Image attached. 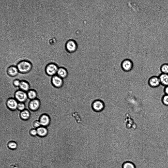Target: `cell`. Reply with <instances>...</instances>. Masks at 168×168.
<instances>
[{"mask_svg":"<svg viewBox=\"0 0 168 168\" xmlns=\"http://www.w3.org/2000/svg\"><path fill=\"white\" fill-rule=\"evenodd\" d=\"M19 72L22 74L27 73L31 70L32 65L31 62L26 60H22L17 63L16 65Z\"/></svg>","mask_w":168,"mask_h":168,"instance_id":"1","label":"cell"},{"mask_svg":"<svg viewBox=\"0 0 168 168\" xmlns=\"http://www.w3.org/2000/svg\"><path fill=\"white\" fill-rule=\"evenodd\" d=\"M93 110L97 112L102 111L105 108L106 105L104 102L102 100L95 99L92 101V104Z\"/></svg>","mask_w":168,"mask_h":168,"instance_id":"2","label":"cell"},{"mask_svg":"<svg viewBox=\"0 0 168 168\" xmlns=\"http://www.w3.org/2000/svg\"><path fill=\"white\" fill-rule=\"evenodd\" d=\"M59 67L58 65L55 63H49L46 65L45 71L48 75L52 77L57 75Z\"/></svg>","mask_w":168,"mask_h":168,"instance_id":"3","label":"cell"},{"mask_svg":"<svg viewBox=\"0 0 168 168\" xmlns=\"http://www.w3.org/2000/svg\"><path fill=\"white\" fill-rule=\"evenodd\" d=\"M51 82L53 86L56 89L61 88L64 84L63 79L57 75L51 77Z\"/></svg>","mask_w":168,"mask_h":168,"instance_id":"4","label":"cell"},{"mask_svg":"<svg viewBox=\"0 0 168 168\" xmlns=\"http://www.w3.org/2000/svg\"><path fill=\"white\" fill-rule=\"evenodd\" d=\"M65 46L67 51L69 53H72L76 51L77 48V45L75 40L71 39L66 42Z\"/></svg>","mask_w":168,"mask_h":168,"instance_id":"5","label":"cell"},{"mask_svg":"<svg viewBox=\"0 0 168 168\" xmlns=\"http://www.w3.org/2000/svg\"><path fill=\"white\" fill-rule=\"evenodd\" d=\"M121 67L122 70L125 72H129L132 69L133 64L130 59H126L123 60L121 63Z\"/></svg>","mask_w":168,"mask_h":168,"instance_id":"6","label":"cell"},{"mask_svg":"<svg viewBox=\"0 0 168 168\" xmlns=\"http://www.w3.org/2000/svg\"><path fill=\"white\" fill-rule=\"evenodd\" d=\"M15 99L19 102L24 103L28 99L27 93L21 90H18L15 92L14 94Z\"/></svg>","mask_w":168,"mask_h":168,"instance_id":"7","label":"cell"},{"mask_svg":"<svg viewBox=\"0 0 168 168\" xmlns=\"http://www.w3.org/2000/svg\"><path fill=\"white\" fill-rule=\"evenodd\" d=\"M148 84L150 87L153 88H157L161 85L158 76H152L149 78Z\"/></svg>","mask_w":168,"mask_h":168,"instance_id":"8","label":"cell"},{"mask_svg":"<svg viewBox=\"0 0 168 168\" xmlns=\"http://www.w3.org/2000/svg\"><path fill=\"white\" fill-rule=\"evenodd\" d=\"M41 103L40 100L37 98L31 100L28 104V107L32 111L37 110L40 108Z\"/></svg>","mask_w":168,"mask_h":168,"instance_id":"9","label":"cell"},{"mask_svg":"<svg viewBox=\"0 0 168 168\" xmlns=\"http://www.w3.org/2000/svg\"><path fill=\"white\" fill-rule=\"evenodd\" d=\"M39 121L41 126L46 127L49 126L51 122L50 116L46 114H43L40 117Z\"/></svg>","mask_w":168,"mask_h":168,"instance_id":"10","label":"cell"},{"mask_svg":"<svg viewBox=\"0 0 168 168\" xmlns=\"http://www.w3.org/2000/svg\"><path fill=\"white\" fill-rule=\"evenodd\" d=\"M18 104L17 100L13 98L8 99L6 102L7 106L11 110H15L17 109Z\"/></svg>","mask_w":168,"mask_h":168,"instance_id":"11","label":"cell"},{"mask_svg":"<svg viewBox=\"0 0 168 168\" xmlns=\"http://www.w3.org/2000/svg\"><path fill=\"white\" fill-rule=\"evenodd\" d=\"M6 72L8 75L11 77L16 76L19 73L16 66L14 65H11L7 69Z\"/></svg>","mask_w":168,"mask_h":168,"instance_id":"12","label":"cell"},{"mask_svg":"<svg viewBox=\"0 0 168 168\" xmlns=\"http://www.w3.org/2000/svg\"><path fill=\"white\" fill-rule=\"evenodd\" d=\"M57 75L63 79L66 78L68 75L67 69L63 67H59Z\"/></svg>","mask_w":168,"mask_h":168,"instance_id":"13","label":"cell"},{"mask_svg":"<svg viewBox=\"0 0 168 168\" xmlns=\"http://www.w3.org/2000/svg\"><path fill=\"white\" fill-rule=\"evenodd\" d=\"M37 135L43 137L46 136L48 133V130L46 127L41 126L36 129Z\"/></svg>","mask_w":168,"mask_h":168,"instance_id":"14","label":"cell"},{"mask_svg":"<svg viewBox=\"0 0 168 168\" xmlns=\"http://www.w3.org/2000/svg\"><path fill=\"white\" fill-rule=\"evenodd\" d=\"M158 76L161 85L164 87L168 85V74L161 73Z\"/></svg>","mask_w":168,"mask_h":168,"instance_id":"15","label":"cell"},{"mask_svg":"<svg viewBox=\"0 0 168 168\" xmlns=\"http://www.w3.org/2000/svg\"><path fill=\"white\" fill-rule=\"evenodd\" d=\"M127 3L128 7L133 11L136 12L140 11V7L135 2L132 0H129L128 1Z\"/></svg>","mask_w":168,"mask_h":168,"instance_id":"16","label":"cell"},{"mask_svg":"<svg viewBox=\"0 0 168 168\" xmlns=\"http://www.w3.org/2000/svg\"><path fill=\"white\" fill-rule=\"evenodd\" d=\"M21 90L23 91H28L30 89V86L29 83L25 80H21L19 86Z\"/></svg>","mask_w":168,"mask_h":168,"instance_id":"17","label":"cell"},{"mask_svg":"<svg viewBox=\"0 0 168 168\" xmlns=\"http://www.w3.org/2000/svg\"><path fill=\"white\" fill-rule=\"evenodd\" d=\"M20 116V118L23 120H27L30 117V113L28 110L25 109L21 112Z\"/></svg>","mask_w":168,"mask_h":168,"instance_id":"18","label":"cell"},{"mask_svg":"<svg viewBox=\"0 0 168 168\" xmlns=\"http://www.w3.org/2000/svg\"><path fill=\"white\" fill-rule=\"evenodd\" d=\"M27 93L28 98L29 99L32 100L37 98V94L35 90L33 89H30L28 92Z\"/></svg>","mask_w":168,"mask_h":168,"instance_id":"19","label":"cell"},{"mask_svg":"<svg viewBox=\"0 0 168 168\" xmlns=\"http://www.w3.org/2000/svg\"><path fill=\"white\" fill-rule=\"evenodd\" d=\"M161 73L168 74V64L164 63L160 67Z\"/></svg>","mask_w":168,"mask_h":168,"instance_id":"20","label":"cell"},{"mask_svg":"<svg viewBox=\"0 0 168 168\" xmlns=\"http://www.w3.org/2000/svg\"><path fill=\"white\" fill-rule=\"evenodd\" d=\"M8 147L12 150L16 149L18 145L17 143L14 141L9 142L7 144Z\"/></svg>","mask_w":168,"mask_h":168,"instance_id":"21","label":"cell"},{"mask_svg":"<svg viewBox=\"0 0 168 168\" xmlns=\"http://www.w3.org/2000/svg\"><path fill=\"white\" fill-rule=\"evenodd\" d=\"M122 168H136L135 166L132 163L126 162L124 163L122 165Z\"/></svg>","mask_w":168,"mask_h":168,"instance_id":"22","label":"cell"},{"mask_svg":"<svg viewBox=\"0 0 168 168\" xmlns=\"http://www.w3.org/2000/svg\"><path fill=\"white\" fill-rule=\"evenodd\" d=\"M161 101L164 105L168 106V95L164 94L161 98Z\"/></svg>","mask_w":168,"mask_h":168,"instance_id":"23","label":"cell"},{"mask_svg":"<svg viewBox=\"0 0 168 168\" xmlns=\"http://www.w3.org/2000/svg\"><path fill=\"white\" fill-rule=\"evenodd\" d=\"M25 105L24 103L19 102L18 103L17 109L21 111L25 110Z\"/></svg>","mask_w":168,"mask_h":168,"instance_id":"24","label":"cell"},{"mask_svg":"<svg viewBox=\"0 0 168 168\" xmlns=\"http://www.w3.org/2000/svg\"><path fill=\"white\" fill-rule=\"evenodd\" d=\"M30 134L32 136H35L37 135V133L36 129L33 128L30 131Z\"/></svg>","mask_w":168,"mask_h":168,"instance_id":"25","label":"cell"},{"mask_svg":"<svg viewBox=\"0 0 168 168\" xmlns=\"http://www.w3.org/2000/svg\"><path fill=\"white\" fill-rule=\"evenodd\" d=\"M33 126L36 129L41 126L39 120L35 121L33 122Z\"/></svg>","mask_w":168,"mask_h":168,"instance_id":"26","label":"cell"},{"mask_svg":"<svg viewBox=\"0 0 168 168\" xmlns=\"http://www.w3.org/2000/svg\"><path fill=\"white\" fill-rule=\"evenodd\" d=\"M21 82V81L17 79H15L13 81V84L15 87H19Z\"/></svg>","mask_w":168,"mask_h":168,"instance_id":"27","label":"cell"},{"mask_svg":"<svg viewBox=\"0 0 168 168\" xmlns=\"http://www.w3.org/2000/svg\"><path fill=\"white\" fill-rule=\"evenodd\" d=\"M163 92L164 94L168 95V85L164 87Z\"/></svg>","mask_w":168,"mask_h":168,"instance_id":"28","label":"cell"}]
</instances>
